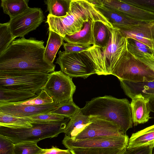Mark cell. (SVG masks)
<instances>
[{
	"mask_svg": "<svg viewBox=\"0 0 154 154\" xmlns=\"http://www.w3.org/2000/svg\"><path fill=\"white\" fill-rule=\"evenodd\" d=\"M44 43L33 38L15 39L0 54V72L50 74L54 71L55 65L45 57Z\"/></svg>",
	"mask_w": 154,
	"mask_h": 154,
	"instance_id": "cell-1",
	"label": "cell"
},
{
	"mask_svg": "<svg viewBox=\"0 0 154 154\" xmlns=\"http://www.w3.org/2000/svg\"><path fill=\"white\" fill-rule=\"evenodd\" d=\"M89 19L102 22L110 28L112 25L89 0H71L69 11L64 17H57L48 14L46 22L51 30L63 38L72 35L82 29Z\"/></svg>",
	"mask_w": 154,
	"mask_h": 154,
	"instance_id": "cell-2",
	"label": "cell"
},
{
	"mask_svg": "<svg viewBox=\"0 0 154 154\" xmlns=\"http://www.w3.org/2000/svg\"><path fill=\"white\" fill-rule=\"evenodd\" d=\"M55 63L61 71L72 78L86 79L91 75H106L102 49L92 45L88 50L79 52L67 53L60 51Z\"/></svg>",
	"mask_w": 154,
	"mask_h": 154,
	"instance_id": "cell-3",
	"label": "cell"
},
{
	"mask_svg": "<svg viewBox=\"0 0 154 154\" xmlns=\"http://www.w3.org/2000/svg\"><path fill=\"white\" fill-rule=\"evenodd\" d=\"M85 116L96 117L112 122L125 134L132 127L130 103L126 98L118 99L105 95L92 99L80 108Z\"/></svg>",
	"mask_w": 154,
	"mask_h": 154,
	"instance_id": "cell-4",
	"label": "cell"
},
{
	"mask_svg": "<svg viewBox=\"0 0 154 154\" xmlns=\"http://www.w3.org/2000/svg\"><path fill=\"white\" fill-rule=\"evenodd\" d=\"M69 118L63 121L52 123L33 122L32 126L25 128H12L0 126V135L7 137L14 143H37L47 138L57 137L64 133Z\"/></svg>",
	"mask_w": 154,
	"mask_h": 154,
	"instance_id": "cell-5",
	"label": "cell"
},
{
	"mask_svg": "<svg viewBox=\"0 0 154 154\" xmlns=\"http://www.w3.org/2000/svg\"><path fill=\"white\" fill-rule=\"evenodd\" d=\"M49 74L27 72H0V88L39 94Z\"/></svg>",
	"mask_w": 154,
	"mask_h": 154,
	"instance_id": "cell-6",
	"label": "cell"
},
{
	"mask_svg": "<svg viewBox=\"0 0 154 154\" xmlns=\"http://www.w3.org/2000/svg\"><path fill=\"white\" fill-rule=\"evenodd\" d=\"M119 79L133 82L154 81V72L127 51L112 73Z\"/></svg>",
	"mask_w": 154,
	"mask_h": 154,
	"instance_id": "cell-7",
	"label": "cell"
},
{
	"mask_svg": "<svg viewBox=\"0 0 154 154\" xmlns=\"http://www.w3.org/2000/svg\"><path fill=\"white\" fill-rule=\"evenodd\" d=\"M45 90L59 104L73 100L76 86L72 79L61 70L49 74L48 80L42 90Z\"/></svg>",
	"mask_w": 154,
	"mask_h": 154,
	"instance_id": "cell-8",
	"label": "cell"
},
{
	"mask_svg": "<svg viewBox=\"0 0 154 154\" xmlns=\"http://www.w3.org/2000/svg\"><path fill=\"white\" fill-rule=\"evenodd\" d=\"M129 138L126 134L121 136L103 137L74 140L65 134L62 143L69 150L78 148H115L123 149L127 148Z\"/></svg>",
	"mask_w": 154,
	"mask_h": 154,
	"instance_id": "cell-9",
	"label": "cell"
},
{
	"mask_svg": "<svg viewBox=\"0 0 154 154\" xmlns=\"http://www.w3.org/2000/svg\"><path fill=\"white\" fill-rule=\"evenodd\" d=\"M45 16L41 8L29 7L22 13L8 22L13 36L23 37L36 29L44 21Z\"/></svg>",
	"mask_w": 154,
	"mask_h": 154,
	"instance_id": "cell-10",
	"label": "cell"
},
{
	"mask_svg": "<svg viewBox=\"0 0 154 154\" xmlns=\"http://www.w3.org/2000/svg\"><path fill=\"white\" fill-rule=\"evenodd\" d=\"M106 75L111 74L120 59L128 51L127 38L116 28L111 29V35L106 47L102 49Z\"/></svg>",
	"mask_w": 154,
	"mask_h": 154,
	"instance_id": "cell-11",
	"label": "cell"
},
{
	"mask_svg": "<svg viewBox=\"0 0 154 154\" xmlns=\"http://www.w3.org/2000/svg\"><path fill=\"white\" fill-rule=\"evenodd\" d=\"M90 117L91 123L72 140H76L94 137L121 136L126 134L119 126L112 122Z\"/></svg>",
	"mask_w": 154,
	"mask_h": 154,
	"instance_id": "cell-12",
	"label": "cell"
},
{
	"mask_svg": "<svg viewBox=\"0 0 154 154\" xmlns=\"http://www.w3.org/2000/svg\"><path fill=\"white\" fill-rule=\"evenodd\" d=\"M102 5L131 18L140 21L154 22V13L120 0H103Z\"/></svg>",
	"mask_w": 154,
	"mask_h": 154,
	"instance_id": "cell-13",
	"label": "cell"
},
{
	"mask_svg": "<svg viewBox=\"0 0 154 154\" xmlns=\"http://www.w3.org/2000/svg\"><path fill=\"white\" fill-rule=\"evenodd\" d=\"M59 104L53 103L40 105H22L16 103L0 105V112L13 116L27 118L40 114L47 113L56 109Z\"/></svg>",
	"mask_w": 154,
	"mask_h": 154,
	"instance_id": "cell-14",
	"label": "cell"
},
{
	"mask_svg": "<svg viewBox=\"0 0 154 154\" xmlns=\"http://www.w3.org/2000/svg\"><path fill=\"white\" fill-rule=\"evenodd\" d=\"M119 80L125 94L131 99L139 95L150 101L154 99V81L133 82Z\"/></svg>",
	"mask_w": 154,
	"mask_h": 154,
	"instance_id": "cell-15",
	"label": "cell"
},
{
	"mask_svg": "<svg viewBox=\"0 0 154 154\" xmlns=\"http://www.w3.org/2000/svg\"><path fill=\"white\" fill-rule=\"evenodd\" d=\"M95 6L108 19L113 28H117L120 30H129L135 26L150 23L134 20L103 5Z\"/></svg>",
	"mask_w": 154,
	"mask_h": 154,
	"instance_id": "cell-16",
	"label": "cell"
},
{
	"mask_svg": "<svg viewBox=\"0 0 154 154\" xmlns=\"http://www.w3.org/2000/svg\"><path fill=\"white\" fill-rule=\"evenodd\" d=\"M120 31L127 38H134L143 43L154 53V22L140 25L129 30Z\"/></svg>",
	"mask_w": 154,
	"mask_h": 154,
	"instance_id": "cell-17",
	"label": "cell"
},
{
	"mask_svg": "<svg viewBox=\"0 0 154 154\" xmlns=\"http://www.w3.org/2000/svg\"><path fill=\"white\" fill-rule=\"evenodd\" d=\"M131 99L130 105L132 122L134 126L144 123L152 118L149 115L151 108L149 100L139 95Z\"/></svg>",
	"mask_w": 154,
	"mask_h": 154,
	"instance_id": "cell-18",
	"label": "cell"
},
{
	"mask_svg": "<svg viewBox=\"0 0 154 154\" xmlns=\"http://www.w3.org/2000/svg\"><path fill=\"white\" fill-rule=\"evenodd\" d=\"M94 21L89 19L84 23L83 28L72 35H66L64 40L67 42L91 45L94 44Z\"/></svg>",
	"mask_w": 154,
	"mask_h": 154,
	"instance_id": "cell-19",
	"label": "cell"
},
{
	"mask_svg": "<svg viewBox=\"0 0 154 154\" xmlns=\"http://www.w3.org/2000/svg\"><path fill=\"white\" fill-rule=\"evenodd\" d=\"M91 123V117L83 114L80 110L70 118L64 133L73 139Z\"/></svg>",
	"mask_w": 154,
	"mask_h": 154,
	"instance_id": "cell-20",
	"label": "cell"
},
{
	"mask_svg": "<svg viewBox=\"0 0 154 154\" xmlns=\"http://www.w3.org/2000/svg\"><path fill=\"white\" fill-rule=\"evenodd\" d=\"M33 92L0 88V105L19 103L37 95Z\"/></svg>",
	"mask_w": 154,
	"mask_h": 154,
	"instance_id": "cell-21",
	"label": "cell"
},
{
	"mask_svg": "<svg viewBox=\"0 0 154 154\" xmlns=\"http://www.w3.org/2000/svg\"><path fill=\"white\" fill-rule=\"evenodd\" d=\"M154 145V125L132 134L127 148Z\"/></svg>",
	"mask_w": 154,
	"mask_h": 154,
	"instance_id": "cell-22",
	"label": "cell"
},
{
	"mask_svg": "<svg viewBox=\"0 0 154 154\" xmlns=\"http://www.w3.org/2000/svg\"><path fill=\"white\" fill-rule=\"evenodd\" d=\"M63 37L55 32L49 30L44 55L46 59L51 63L53 64L56 54L63 45Z\"/></svg>",
	"mask_w": 154,
	"mask_h": 154,
	"instance_id": "cell-23",
	"label": "cell"
},
{
	"mask_svg": "<svg viewBox=\"0 0 154 154\" xmlns=\"http://www.w3.org/2000/svg\"><path fill=\"white\" fill-rule=\"evenodd\" d=\"M112 29L102 22H95L94 28V45L101 49L105 48L110 38Z\"/></svg>",
	"mask_w": 154,
	"mask_h": 154,
	"instance_id": "cell-24",
	"label": "cell"
},
{
	"mask_svg": "<svg viewBox=\"0 0 154 154\" xmlns=\"http://www.w3.org/2000/svg\"><path fill=\"white\" fill-rule=\"evenodd\" d=\"M28 0H1V6L4 12L10 19L23 13L29 7Z\"/></svg>",
	"mask_w": 154,
	"mask_h": 154,
	"instance_id": "cell-25",
	"label": "cell"
},
{
	"mask_svg": "<svg viewBox=\"0 0 154 154\" xmlns=\"http://www.w3.org/2000/svg\"><path fill=\"white\" fill-rule=\"evenodd\" d=\"M32 120L28 117L22 118L0 112V126L12 128H25L32 126Z\"/></svg>",
	"mask_w": 154,
	"mask_h": 154,
	"instance_id": "cell-26",
	"label": "cell"
},
{
	"mask_svg": "<svg viewBox=\"0 0 154 154\" xmlns=\"http://www.w3.org/2000/svg\"><path fill=\"white\" fill-rule=\"evenodd\" d=\"M71 0L44 1L49 14L57 17L66 16L68 13Z\"/></svg>",
	"mask_w": 154,
	"mask_h": 154,
	"instance_id": "cell-27",
	"label": "cell"
},
{
	"mask_svg": "<svg viewBox=\"0 0 154 154\" xmlns=\"http://www.w3.org/2000/svg\"><path fill=\"white\" fill-rule=\"evenodd\" d=\"M126 148H78L69 150L72 154H124Z\"/></svg>",
	"mask_w": 154,
	"mask_h": 154,
	"instance_id": "cell-28",
	"label": "cell"
},
{
	"mask_svg": "<svg viewBox=\"0 0 154 154\" xmlns=\"http://www.w3.org/2000/svg\"><path fill=\"white\" fill-rule=\"evenodd\" d=\"M80 109L72 100L59 104L56 109L49 113L70 119Z\"/></svg>",
	"mask_w": 154,
	"mask_h": 154,
	"instance_id": "cell-29",
	"label": "cell"
},
{
	"mask_svg": "<svg viewBox=\"0 0 154 154\" xmlns=\"http://www.w3.org/2000/svg\"><path fill=\"white\" fill-rule=\"evenodd\" d=\"M15 38L13 35L9 22L0 24V54L8 47Z\"/></svg>",
	"mask_w": 154,
	"mask_h": 154,
	"instance_id": "cell-30",
	"label": "cell"
},
{
	"mask_svg": "<svg viewBox=\"0 0 154 154\" xmlns=\"http://www.w3.org/2000/svg\"><path fill=\"white\" fill-rule=\"evenodd\" d=\"M37 143L27 142L14 143V154H38L42 150Z\"/></svg>",
	"mask_w": 154,
	"mask_h": 154,
	"instance_id": "cell-31",
	"label": "cell"
},
{
	"mask_svg": "<svg viewBox=\"0 0 154 154\" xmlns=\"http://www.w3.org/2000/svg\"><path fill=\"white\" fill-rule=\"evenodd\" d=\"M52 99L44 90L35 97L22 102L14 103L22 105H40L51 104L54 103Z\"/></svg>",
	"mask_w": 154,
	"mask_h": 154,
	"instance_id": "cell-32",
	"label": "cell"
},
{
	"mask_svg": "<svg viewBox=\"0 0 154 154\" xmlns=\"http://www.w3.org/2000/svg\"><path fill=\"white\" fill-rule=\"evenodd\" d=\"M136 59L138 60L154 72V55L133 50H128Z\"/></svg>",
	"mask_w": 154,
	"mask_h": 154,
	"instance_id": "cell-33",
	"label": "cell"
},
{
	"mask_svg": "<svg viewBox=\"0 0 154 154\" xmlns=\"http://www.w3.org/2000/svg\"><path fill=\"white\" fill-rule=\"evenodd\" d=\"M33 122L41 123H52L63 121L66 118L49 112L47 113L40 114L29 117Z\"/></svg>",
	"mask_w": 154,
	"mask_h": 154,
	"instance_id": "cell-34",
	"label": "cell"
},
{
	"mask_svg": "<svg viewBox=\"0 0 154 154\" xmlns=\"http://www.w3.org/2000/svg\"><path fill=\"white\" fill-rule=\"evenodd\" d=\"M14 143L11 140L0 135V154H14Z\"/></svg>",
	"mask_w": 154,
	"mask_h": 154,
	"instance_id": "cell-35",
	"label": "cell"
},
{
	"mask_svg": "<svg viewBox=\"0 0 154 154\" xmlns=\"http://www.w3.org/2000/svg\"><path fill=\"white\" fill-rule=\"evenodd\" d=\"M124 2L154 13V0H123Z\"/></svg>",
	"mask_w": 154,
	"mask_h": 154,
	"instance_id": "cell-36",
	"label": "cell"
},
{
	"mask_svg": "<svg viewBox=\"0 0 154 154\" xmlns=\"http://www.w3.org/2000/svg\"><path fill=\"white\" fill-rule=\"evenodd\" d=\"M154 145L127 148L124 154H152Z\"/></svg>",
	"mask_w": 154,
	"mask_h": 154,
	"instance_id": "cell-37",
	"label": "cell"
},
{
	"mask_svg": "<svg viewBox=\"0 0 154 154\" xmlns=\"http://www.w3.org/2000/svg\"><path fill=\"white\" fill-rule=\"evenodd\" d=\"M63 45L65 52L67 53L79 52L86 51L90 48L92 46L64 42Z\"/></svg>",
	"mask_w": 154,
	"mask_h": 154,
	"instance_id": "cell-38",
	"label": "cell"
},
{
	"mask_svg": "<svg viewBox=\"0 0 154 154\" xmlns=\"http://www.w3.org/2000/svg\"><path fill=\"white\" fill-rule=\"evenodd\" d=\"M69 149H62L54 146L50 149H43L38 154H66L70 152Z\"/></svg>",
	"mask_w": 154,
	"mask_h": 154,
	"instance_id": "cell-39",
	"label": "cell"
},
{
	"mask_svg": "<svg viewBox=\"0 0 154 154\" xmlns=\"http://www.w3.org/2000/svg\"><path fill=\"white\" fill-rule=\"evenodd\" d=\"M151 106V112H154V99L149 101Z\"/></svg>",
	"mask_w": 154,
	"mask_h": 154,
	"instance_id": "cell-40",
	"label": "cell"
},
{
	"mask_svg": "<svg viewBox=\"0 0 154 154\" xmlns=\"http://www.w3.org/2000/svg\"><path fill=\"white\" fill-rule=\"evenodd\" d=\"M66 154H72L71 152H70L69 153Z\"/></svg>",
	"mask_w": 154,
	"mask_h": 154,
	"instance_id": "cell-41",
	"label": "cell"
},
{
	"mask_svg": "<svg viewBox=\"0 0 154 154\" xmlns=\"http://www.w3.org/2000/svg\"></svg>",
	"mask_w": 154,
	"mask_h": 154,
	"instance_id": "cell-42",
	"label": "cell"
},
{
	"mask_svg": "<svg viewBox=\"0 0 154 154\" xmlns=\"http://www.w3.org/2000/svg\"></svg>",
	"mask_w": 154,
	"mask_h": 154,
	"instance_id": "cell-43",
	"label": "cell"
}]
</instances>
